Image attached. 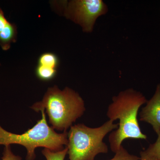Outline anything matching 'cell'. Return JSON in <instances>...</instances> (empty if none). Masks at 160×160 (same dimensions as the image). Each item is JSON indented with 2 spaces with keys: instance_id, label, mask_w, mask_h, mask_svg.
Returning a JSON list of instances; mask_svg holds the SVG:
<instances>
[{
  "instance_id": "52a82bcc",
  "label": "cell",
  "mask_w": 160,
  "mask_h": 160,
  "mask_svg": "<svg viewBox=\"0 0 160 160\" xmlns=\"http://www.w3.org/2000/svg\"><path fill=\"white\" fill-rule=\"evenodd\" d=\"M17 34L16 26L9 22L0 32V46L3 50L6 51L10 49L12 43L16 42Z\"/></svg>"
},
{
  "instance_id": "8fae6325",
  "label": "cell",
  "mask_w": 160,
  "mask_h": 160,
  "mask_svg": "<svg viewBox=\"0 0 160 160\" xmlns=\"http://www.w3.org/2000/svg\"><path fill=\"white\" fill-rule=\"evenodd\" d=\"M68 152V149L66 147L59 151H52L45 148L42 150V153L46 160H64Z\"/></svg>"
},
{
  "instance_id": "8992f818",
  "label": "cell",
  "mask_w": 160,
  "mask_h": 160,
  "mask_svg": "<svg viewBox=\"0 0 160 160\" xmlns=\"http://www.w3.org/2000/svg\"><path fill=\"white\" fill-rule=\"evenodd\" d=\"M140 120L150 124L158 135L160 134V84L151 99L140 112Z\"/></svg>"
},
{
  "instance_id": "3957f363",
  "label": "cell",
  "mask_w": 160,
  "mask_h": 160,
  "mask_svg": "<svg viewBox=\"0 0 160 160\" xmlns=\"http://www.w3.org/2000/svg\"><path fill=\"white\" fill-rule=\"evenodd\" d=\"M42 118L32 128L22 134H16L5 130L0 125V145L11 146L12 144L24 146L27 150L26 160H34L35 150L43 147L52 151H59L68 144L67 132L58 133L48 125L44 109L40 111Z\"/></svg>"
},
{
  "instance_id": "4fadbf2b",
  "label": "cell",
  "mask_w": 160,
  "mask_h": 160,
  "mask_svg": "<svg viewBox=\"0 0 160 160\" xmlns=\"http://www.w3.org/2000/svg\"><path fill=\"white\" fill-rule=\"evenodd\" d=\"M0 160H22V158L12 152L11 146H6L3 150L2 157Z\"/></svg>"
},
{
  "instance_id": "6da1fadb",
  "label": "cell",
  "mask_w": 160,
  "mask_h": 160,
  "mask_svg": "<svg viewBox=\"0 0 160 160\" xmlns=\"http://www.w3.org/2000/svg\"><path fill=\"white\" fill-rule=\"evenodd\" d=\"M147 102L141 92L132 88L121 91L112 98L106 115L113 122L119 121L117 129L111 132L109 136L112 152L115 153L118 151L123 141L127 139H147V136L141 131L138 119L140 107Z\"/></svg>"
},
{
  "instance_id": "30bf717a",
  "label": "cell",
  "mask_w": 160,
  "mask_h": 160,
  "mask_svg": "<svg viewBox=\"0 0 160 160\" xmlns=\"http://www.w3.org/2000/svg\"><path fill=\"white\" fill-rule=\"evenodd\" d=\"M140 156L153 157L160 160V134L158 135L157 140L153 144L149 145L147 149L140 152Z\"/></svg>"
},
{
  "instance_id": "7a4b0ae2",
  "label": "cell",
  "mask_w": 160,
  "mask_h": 160,
  "mask_svg": "<svg viewBox=\"0 0 160 160\" xmlns=\"http://www.w3.org/2000/svg\"><path fill=\"white\" fill-rule=\"evenodd\" d=\"M31 108L37 112L46 109L52 128L63 132L86 111L84 100L77 92L69 87L61 90L57 86L48 88L42 101Z\"/></svg>"
},
{
  "instance_id": "5bb4252c",
  "label": "cell",
  "mask_w": 160,
  "mask_h": 160,
  "mask_svg": "<svg viewBox=\"0 0 160 160\" xmlns=\"http://www.w3.org/2000/svg\"><path fill=\"white\" fill-rule=\"evenodd\" d=\"M9 22L4 15V12L0 8V32L6 27Z\"/></svg>"
},
{
  "instance_id": "ba28073f",
  "label": "cell",
  "mask_w": 160,
  "mask_h": 160,
  "mask_svg": "<svg viewBox=\"0 0 160 160\" xmlns=\"http://www.w3.org/2000/svg\"><path fill=\"white\" fill-rule=\"evenodd\" d=\"M57 73L56 69L38 65L36 69V75L40 80L49 81L53 79Z\"/></svg>"
},
{
  "instance_id": "7c38bea8",
  "label": "cell",
  "mask_w": 160,
  "mask_h": 160,
  "mask_svg": "<svg viewBox=\"0 0 160 160\" xmlns=\"http://www.w3.org/2000/svg\"><path fill=\"white\" fill-rule=\"evenodd\" d=\"M140 158L129 153L122 146L119 150L115 153L114 156L109 160H139Z\"/></svg>"
},
{
  "instance_id": "9a60e30c",
  "label": "cell",
  "mask_w": 160,
  "mask_h": 160,
  "mask_svg": "<svg viewBox=\"0 0 160 160\" xmlns=\"http://www.w3.org/2000/svg\"><path fill=\"white\" fill-rule=\"evenodd\" d=\"M139 160H159L156 158L150 156H141Z\"/></svg>"
},
{
  "instance_id": "2e32d148",
  "label": "cell",
  "mask_w": 160,
  "mask_h": 160,
  "mask_svg": "<svg viewBox=\"0 0 160 160\" xmlns=\"http://www.w3.org/2000/svg\"><path fill=\"white\" fill-rule=\"evenodd\" d=\"M0 65H1V63H0Z\"/></svg>"
},
{
  "instance_id": "9c48e42d",
  "label": "cell",
  "mask_w": 160,
  "mask_h": 160,
  "mask_svg": "<svg viewBox=\"0 0 160 160\" xmlns=\"http://www.w3.org/2000/svg\"><path fill=\"white\" fill-rule=\"evenodd\" d=\"M39 65L57 69L59 64L57 56L52 52H45L41 55L38 61Z\"/></svg>"
},
{
  "instance_id": "277c9868",
  "label": "cell",
  "mask_w": 160,
  "mask_h": 160,
  "mask_svg": "<svg viewBox=\"0 0 160 160\" xmlns=\"http://www.w3.org/2000/svg\"><path fill=\"white\" fill-rule=\"evenodd\" d=\"M118 126V124L110 120L97 128L83 124L72 126L67 133L68 142L66 146L69 160H94L98 155L108 153V146L103 139Z\"/></svg>"
},
{
  "instance_id": "5b68a950",
  "label": "cell",
  "mask_w": 160,
  "mask_h": 160,
  "mask_svg": "<svg viewBox=\"0 0 160 160\" xmlns=\"http://www.w3.org/2000/svg\"><path fill=\"white\" fill-rule=\"evenodd\" d=\"M59 3L63 16L86 32H92L97 19L108 11L107 5L102 0H72Z\"/></svg>"
}]
</instances>
